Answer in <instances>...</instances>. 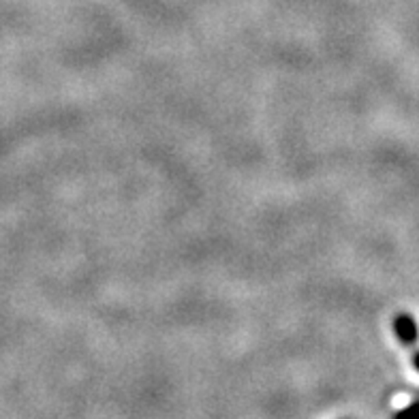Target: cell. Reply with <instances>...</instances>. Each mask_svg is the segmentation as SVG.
I'll return each instance as SVG.
<instances>
[{"label":"cell","instance_id":"obj_1","mask_svg":"<svg viewBox=\"0 0 419 419\" xmlns=\"http://www.w3.org/2000/svg\"><path fill=\"white\" fill-rule=\"evenodd\" d=\"M393 332H396V336L400 338V342H405V344H413L419 338L417 321L407 313H400L398 317L393 319Z\"/></svg>","mask_w":419,"mask_h":419},{"label":"cell","instance_id":"obj_2","mask_svg":"<svg viewBox=\"0 0 419 419\" xmlns=\"http://www.w3.org/2000/svg\"><path fill=\"white\" fill-rule=\"evenodd\" d=\"M393 419H419V400H415L409 407H405L402 411H398L393 415Z\"/></svg>","mask_w":419,"mask_h":419},{"label":"cell","instance_id":"obj_3","mask_svg":"<svg viewBox=\"0 0 419 419\" xmlns=\"http://www.w3.org/2000/svg\"><path fill=\"white\" fill-rule=\"evenodd\" d=\"M413 364H415V368L419 370V353H417V355L413 358Z\"/></svg>","mask_w":419,"mask_h":419}]
</instances>
